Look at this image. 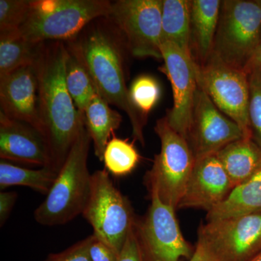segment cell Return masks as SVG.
<instances>
[{
	"label": "cell",
	"instance_id": "1",
	"mask_svg": "<svg viewBox=\"0 0 261 261\" xmlns=\"http://www.w3.org/2000/svg\"><path fill=\"white\" fill-rule=\"evenodd\" d=\"M67 47L62 42L43 43L34 67L43 135L51 157V169L59 172L85 124L65 83Z\"/></svg>",
	"mask_w": 261,
	"mask_h": 261
},
{
	"label": "cell",
	"instance_id": "2",
	"mask_svg": "<svg viewBox=\"0 0 261 261\" xmlns=\"http://www.w3.org/2000/svg\"><path fill=\"white\" fill-rule=\"evenodd\" d=\"M68 48L87 69L97 93L108 104L128 115L134 138L145 145L144 128L147 118L130 102L121 51L113 37L100 28H92Z\"/></svg>",
	"mask_w": 261,
	"mask_h": 261
},
{
	"label": "cell",
	"instance_id": "3",
	"mask_svg": "<svg viewBox=\"0 0 261 261\" xmlns=\"http://www.w3.org/2000/svg\"><path fill=\"white\" fill-rule=\"evenodd\" d=\"M91 139L85 124L45 199L34 211V219L43 226H59L82 214L91 188L92 173L87 159Z\"/></svg>",
	"mask_w": 261,
	"mask_h": 261
},
{
	"label": "cell",
	"instance_id": "4",
	"mask_svg": "<svg viewBox=\"0 0 261 261\" xmlns=\"http://www.w3.org/2000/svg\"><path fill=\"white\" fill-rule=\"evenodd\" d=\"M111 3L107 0H32L19 31L35 44L73 41L94 19L108 18Z\"/></svg>",
	"mask_w": 261,
	"mask_h": 261
},
{
	"label": "cell",
	"instance_id": "5",
	"mask_svg": "<svg viewBox=\"0 0 261 261\" xmlns=\"http://www.w3.org/2000/svg\"><path fill=\"white\" fill-rule=\"evenodd\" d=\"M154 130L161 140V151L146 173L145 184L149 195L155 193L176 210L195 166V155L188 141L170 126L166 117L158 120Z\"/></svg>",
	"mask_w": 261,
	"mask_h": 261
},
{
	"label": "cell",
	"instance_id": "6",
	"mask_svg": "<svg viewBox=\"0 0 261 261\" xmlns=\"http://www.w3.org/2000/svg\"><path fill=\"white\" fill-rule=\"evenodd\" d=\"M261 0H223L213 51L244 70L260 45Z\"/></svg>",
	"mask_w": 261,
	"mask_h": 261
},
{
	"label": "cell",
	"instance_id": "7",
	"mask_svg": "<svg viewBox=\"0 0 261 261\" xmlns=\"http://www.w3.org/2000/svg\"><path fill=\"white\" fill-rule=\"evenodd\" d=\"M82 215L93 233L118 255L137 220L129 200L116 188L106 170L92 173L90 193Z\"/></svg>",
	"mask_w": 261,
	"mask_h": 261
},
{
	"label": "cell",
	"instance_id": "8",
	"mask_svg": "<svg viewBox=\"0 0 261 261\" xmlns=\"http://www.w3.org/2000/svg\"><path fill=\"white\" fill-rule=\"evenodd\" d=\"M197 84L220 111L234 121L245 137L252 138L249 122L248 75L224 63L212 51L199 66Z\"/></svg>",
	"mask_w": 261,
	"mask_h": 261
},
{
	"label": "cell",
	"instance_id": "9",
	"mask_svg": "<svg viewBox=\"0 0 261 261\" xmlns=\"http://www.w3.org/2000/svg\"><path fill=\"white\" fill-rule=\"evenodd\" d=\"M135 231L144 261L190 260L195 249L182 235L174 208L163 203L155 193Z\"/></svg>",
	"mask_w": 261,
	"mask_h": 261
},
{
	"label": "cell",
	"instance_id": "10",
	"mask_svg": "<svg viewBox=\"0 0 261 261\" xmlns=\"http://www.w3.org/2000/svg\"><path fill=\"white\" fill-rule=\"evenodd\" d=\"M162 10L163 0H118L108 18L123 33L134 56L162 59Z\"/></svg>",
	"mask_w": 261,
	"mask_h": 261
},
{
	"label": "cell",
	"instance_id": "11",
	"mask_svg": "<svg viewBox=\"0 0 261 261\" xmlns=\"http://www.w3.org/2000/svg\"><path fill=\"white\" fill-rule=\"evenodd\" d=\"M197 241L219 261H248L261 250V213L207 221Z\"/></svg>",
	"mask_w": 261,
	"mask_h": 261
},
{
	"label": "cell",
	"instance_id": "12",
	"mask_svg": "<svg viewBox=\"0 0 261 261\" xmlns=\"http://www.w3.org/2000/svg\"><path fill=\"white\" fill-rule=\"evenodd\" d=\"M162 71L172 87L173 106L168 111L170 126L188 141L197 92L199 68L172 42L161 43Z\"/></svg>",
	"mask_w": 261,
	"mask_h": 261
},
{
	"label": "cell",
	"instance_id": "13",
	"mask_svg": "<svg viewBox=\"0 0 261 261\" xmlns=\"http://www.w3.org/2000/svg\"><path fill=\"white\" fill-rule=\"evenodd\" d=\"M245 137L241 128L215 106L198 85L188 142L195 159L217 153L233 141Z\"/></svg>",
	"mask_w": 261,
	"mask_h": 261
},
{
	"label": "cell",
	"instance_id": "14",
	"mask_svg": "<svg viewBox=\"0 0 261 261\" xmlns=\"http://www.w3.org/2000/svg\"><path fill=\"white\" fill-rule=\"evenodd\" d=\"M0 106L5 116L30 125L43 135L34 63L0 76Z\"/></svg>",
	"mask_w": 261,
	"mask_h": 261
},
{
	"label": "cell",
	"instance_id": "15",
	"mask_svg": "<svg viewBox=\"0 0 261 261\" xmlns=\"http://www.w3.org/2000/svg\"><path fill=\"white\" fill-rule=\"evenodd\" d=\"M233 190L231 180L216 154L195 159L178 209L199 208L209 212L224 202Z\"/></svg>",
	"mask_w": 261,
	"mask_h": 261
},
{
	"label": "cell",
	"instance_id": "16",
	"mask_svg": "<svg viewBox=\"0 0 261 261\" xmlns=\"http://www.w3.org/2000/svg\"><path fill=\"white\" fill-rule=\"evenodd\" d=\"M0 158L3 161L51 168V157L42 134L0 112Z\"/></svg>",
	"mask_w": 261,
	"mask_h": 261
},
{
	"label": "cell",
	"instance_id": "17",
	"mask_svg": "<svg viewBox=\"0 0 261 261\" xmlns=\"http://www.w3.org/2000/svg\"><path fill=\"white\" fill-rule=\"evenodd\" d=\"M221 4L220 0H190L192 54L198 68L212 53Z\"/></svg>",
	"mask_w": 261,
	"mask_h": 261
},
{
	"label": "cell",
	"instance_id": "18",
	"mask_svg": "<svg viewBox=\"0 0 261 261\" xmlns=\"http://www.w3.org/2000/svg\"><path fill=\"white\" fill-rule=\"evenodd\" d=\"M216 157L233 188L250 179L261 170V148L252 138L243 137L220 149Z\"/></svg>",
	"mask_w": 261,
	"mask_h": 261
},
{
	"label": "cell",
	"instance_id": "19",
	"mask_svg": "<svg viewBox=\"0 0 261 261\" xmlns=\"http://www.w3.org/2000/svg\"><path fill=\"white\" fill-rule=\"evenodd\" d=\"M84 115L86 128L94 144V154L103 161L110 137L121 126V115L111 108L98 93L92 98Z\"/></svg>",
	"mask_w": 261,
	"mask_h": 261
},
{
	"label": "cell",
	"instance_id": "20",
	"mask_svg": "<svg viewBox=\"0 0 261 261\" xmlns=\"http://www.w3.org/2000/svg\"><path fill=\"white\" fill-rule=\"evenodd\" d=\"M161 40L173 43L195 63L190 40V0H163Z\"/></svg>",
	"mask_w": 261,
	"mask_h": 261
},
{
	"label": "cell",
	"instance_id": "21",
	"mask_svg": "<svg viewBox=\"0 0 261 261\" xmlns=\"http://www.w3.org/2000/svg\"><path fill=\"white\" fill-rule=\"evenodd\" d=\"M261 213V170L233 188L224 202L207 212V221Z\"/></svg>",
	"mask_w": 261,
	"mask_h": 261
},
{
	"label": "cell",
	"instance_id": "22",
	"mask_svg": "<svg viewBox=\"0 0 261 261\" xmlns=\"http://www.w3.org/2000/svg\"><path fill=\"white\" fill-rule=\"evenodd\" d=\"M42 44L29 42L19 30L0 32V76L34 64Z\"/></svg>",
	"mask_w": 261,
	"mask_h": 261
},
{
	"label": "cell",
	"instance_id": "23",
	"mask_svg": "<svg viewBox=\"0 0 261 261\" xmlns=\"http://www.w3.org/2000/svg\"><path fill=\"white\" fill-rule=\"evenodd\" d=\"M58 173L47 167L31 169L1 160L0 190L4 191L8 187L23 186L46 196L56 181Z\"/></svg>",
	"mask_w": 261,
	"mask_h": 261
},
{
	"label": "cell",
	"instance_id": "24",
	"mask_svg": "<svg viewBox=\"0 0 261 261\" xmlns=\"http://www.w3.org/2000/svg\"><path fill=\"white\" fill-rule=\"evenodd\" d=\"M65 75L70 97L77 110L84 115L86 108L97 91L87 69L68 47L65 57Z\"/></svg>",
	"mask_w": 261,
	"mask_h": 261
},
{
	"label": "cell",
	"instance_id": "25",
	"mask_svg": "<svg viewBox=\"0 0 261 261\" xmlns=\"http://www.w3.org/2000/svg\"><path fill=\"white\" fill-rule=\"evenodd\" d=\"M140 156L133 144L116 136L108 142L103 156L106 171L117 177L132 173L140 162Z\"/></svg>",
	"mask_w": 261,
	"mask_h": 261
},
{
	"label": "cell",
	"instance_id": "26",
	"mask_svg": "<svg viewBox=\"0 0 261 261\" xmlns=\"http://www.w3.org/2000/svg\"><path fill=\"white\" fill-rule=\"evenodd\" d=\"M128 94L135 109L147 118L149 112L159 102L161 89L159 82L153 77L142 75L132 82Z\"/></svg>",
	"mask_w": 261,
	"mask_h": 261
},
{
	"label": "cell",
	"instance_id": "27",
	"mask_svg": "<svg viewBox=\"0 0 261 261\" xmlns=\"http://www.w3.org/2000/svg\"><path fill=\"white\" fill-rule=\"evenodd\" d=\"M250 87L248 116L252 140L261 148V68L248 73Z\"/></svg>",
	"mask_w": 261,
	"mask_h": 261
},
{
	"label": "cell",
	"instance_id": "28",
	"mask_svg": "<svg viewBox=\"0 0 261 261\" xmlns=\"http://www.w3.org/2000/svg\"><path fill=\"white\" fill-rule=\"evenodd\" d=\"M32 0H0V32L19 30L28 15Z\"/></svg>",
	"mask_w": 261,
	"mask_h": 261
},
{
	"label": "cell",
	"instance_id": "29",
	"mask_svg": "<svg viewBox=\"0 0 261 261\" xmlns=\"http://www.w3.org/2000/svg\"><path fill=\"white\" fill-rule=\"evenodd\" d=\"M90 240L91 236L87 237L63 251L49 254L44 261H92L89 253Z\"/></svg>",
	"mask_w": 261,
	"mask_h": 261
},
{
	"label": "cell",
	"instance_id": "30",
	"mask_svg": "<svg viewBox=\"0 0 261 261\" xmlns=\"http://www.w3.org/2000/svg\"><path fill=\"white\" fill-rule=\"evenodd\" d=\"M90 236L89 253L92 261H118L119 255L113 249L94 233Z\"/></svg>",
	"mask_w": 261,
	"mask_h": 261
},
{
	"label": "cell",
	"instance_id": "31",
	"mask_svg": "<svg viewBox=\"0 0 261 261\" xmlns=\"http://www.w3.org/2000/svg\"><path fill=\"white\" fill-rule=\"evenodd\" d=\"M118 261H144L136 233L135 226L128 233Z\"/></svg>",
	"mask_w": 261,
	"mask_h": 261
},
{
	"label": "cell",
	"instance_id": "32",
	"mask_svg": "<svg viewBox=\"0 0 261 261\" xmlns=\"http://www.w3.org/2000/svg\"><path fill=\"white\" fill-rule=\"evenodd\" d=\"M18 198L15 192L1 191L0 193V225L3 226L9 218L10 213L14 207Z\"/></svg>",
	"mask_w": 261,
	"mask_h": 261
},
{
	"label": "cell",
	"instance_id": "33",
	"mask_svg": "<svg viewBox=\"0 0 261 261\" xmlns=\"http://www.w3.org/2000/svg\"><path fill=\"white\" fill-rule=\"evenodd\" d=\"M189 261H219L202 243L197 241L193 255Z\"/></svg>",
	"mask_w": 261,
	"mask_h": 261
},
{
	"label": "cell",
	"instance_id": "34",
	"mask_svg": "<svg viewBox=\"0 0 261 261\" xmlns=\"http://www.w3.org/2000/svg\"><path fill=\"white\" fill-rule=\"evenodd\" d=\"M255 68H261V45L255 51V54L252 57L251 59L247 63L243 70L248 75L251 70L255 69Z\"/></svg>",
	"mask_w": 261,
	"mask_h": 261
},
{
	"label": "cell",
	"instance_id": "35",
	"mask_svg": "<svg viewBox=\"0 0 261 261\" xmlns=\"http://www.w3.org/2000/svg\"><path fill=\"white\" fill-rule=\"evenodd\" d=\"M248 261H261V250L257 255H255V256Z\"/></svg>",
	"mask_w": 261,
	"mask_h": 261
},
{
	"label": "cell",
	"instance_id": "36",
	"mask_svg": "<svg viewBox=\"0 0 261 261\" xmlns=\"http://www.w3.org/2000/svg\"><path fill=\"white\" fill-rule=\"evenodd\" d=\"M260 45H261V37H260Z\"/></svg>",
	"mask_w": 261,
	"mask_h": 261
}]
</instances>
